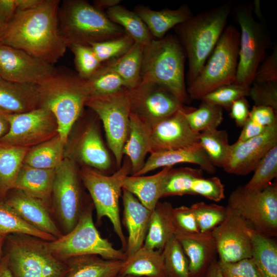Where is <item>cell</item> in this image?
<instances>
[{
    "label": "cell",
    "mask_w": 277,
    "mask_h": 277,
    "mask_svg": "<svg viewBox=\"0 0 277 277\" xmlns=\"http://www.w3.org/2000/svg\"><path fill=\"white\" fill-rule=\"evenodd\" d=\"M2 201L25 222L39 231L56 239L63 235L51 209L41 201L16 189L11 190Z\"/></svg>",
    "instance_id": "21"
},
{
    "label": "cell",
    "mask_w": 277,
    "mask_h": 277,
    "mask_svg": "<svg viewBox=\"0 0 277 277\" xmlns=\"http://www.w3.org/2000/svg\"><path fill=\"white\" fill-rule=\"evenodd\" d=\"M115 277H135V276H130V275H123L118 274L117 275H116Z\"/></svg>",
    "instance_id": "64"
},
{
    "label": "cell",
    "mask_w": 277,
    "mask_h": 277,
    "mask_svg": "<svg viewBox=\"0 0 277 277\" xmlns=\"http://www.w3.org/2000/svg\"><path fill=\"white\" fill-rule=\"evenodd\" d=\"M5 25L0 22V34L2 33L5 28Z\"/></svg>",
    "instance_id": "63"
},
{
    "label": "cell",
    "mask_w": 277,
    "mask_h": 277,
    "mask_svg": "<svg viewBox=\"0 0 277 277\" xmlns=\"http://www.w3.org/2000/svg\"><path fill=\"white\" fill-rule=\"evenodd\" d=\"M131 162L126 156L121 167L110 175L86 166H80V176L96 210L97 221L100 222L104 217L109 220L124 252L127 240L122 229L120 199L123 180L131 175Z\"/></svg>",
    "instance_id": "9"
},
{
    "label": "cell",
    "mask_w": 277,
    "mask_h": 277,
    "mask_svg": "<svg viewBox=\"0 0 277 277\" xmlns=\"http://www.w3.org/2000/svg\"><path fill=\"white\" fill-rule=\"evenodd\" d=\"M123 223L128 236L125 253L127 256L144 245L152 211L144 206L131 193L123 189Z\"/></svg>",
    "instance_id": "23"
},
{
    "label": "cell",
    "mask_w": 277,
    "mask_h": 277,
    "mask_svg": "<svg viewBox=\"0 0 277 277\" xmlns=\"http://www.w3.org/2000/svg\"><path fill=\"white\" fill-rule=\"evenodd\" d=\"M118 274L135 277H167L162 251L143 246L123 261Z\"/></svg>",
    "instance_id": "29"
},
{
    "label": "cell",
    "mask_w": 277,
    "mask_h": 277,
    "mask_svg": "<svg viewBox=\"0 0 277 277\" xmlns=\"http://www.w3.org/2000/svg\"><path fill=\"white\" fill-rule=\"evenodd\" d=\"M253 5H243L235 11L241 32L239 61L234 84L250 87L256 71L264 59L270 40L263 25L255 19Z\"/></svg>",
    "instance_id": "13"
},
{
    "label": "cell",
    "mask_w": 277,
    "mask_h": 277,
    "mask_svg": "<svg viewBox=\"0 0 277 277\" xmlns=\"http://www.w3.org/2000/svg\"><path fill=\"white\" fill-rule=\"evenodd\" d=\"M162 253L167 277H191L188 259L174 235L168 240Z\"/></svg>",
    "instance_id": "42"
},
{
    "label": "cell",
    "mask_w": 277,
    "mask_h": 277,
    "mask_svg": "<svg viewBox=\"0 0 277 277\" xmlns=\"http://www.w3.org/2000/svg\"><path fill=\"white\" fill-rule=\"evenodd\" d=\"M143 49L144 46L134 43L125 54L104 63L121 77L128 89L135 87L141 80Z\"/></svg>",
    "instance_id": "36"
},
{
    "label": "cell",
    "mask_w": 277,
    "mask_h": 277,
    "mask_svg": "<svg viewBox=\"0 0 277 277\" xmlns=\"http://www.w3.org/2000/svg\"><path fill=\"white\" fill-rule=\"evenodd\" d=\"M55 169H40L23 164L14 188L43 202L51 210Z\"/></svg>",
    "instance_id": "25"
},
{
    "label": "cell",
    "mask_w": 277,
    "mask_h": 277,
    "mask_svg": "<svg viewBox=\"0 0 277 277\" xmlns=\"http://www.w3.org/2000/svg\"><path fill=\"white\" fill-rule=\"evenodd\" d=\"M7 117L10 128L0 139L2 142L30 148L58 134L56 120L46 108L38 107L25 112L8 113Z\"/></svg>",
    "instance_id": "15"
},
{
    "label": "cell",
    "mask_w": 277,
    "mask_h": 277,
    "mask_svg": "<svg viewBox=\"0 0 277 277\" xmlns=\"http://www.w3.org/2000/svg\"><path fill=\"white\" fill-rule=\"evenodd\" d=\"M85 106L92 110L102 121L108 147L118 169L123 163V149L130 127L128 89L107 95L89 96Z\"/></svg>",
    "instance_id": "12"
},
{
    "label": "cell",
    "mask_w": 277,
    "mask_h": 277,
    "mask_svg": "<svg viewBox=\"0 0 277 277\" xmlns=\"http://www.w3.org/2000/svg\"><path fill=\"white\" fill-rule=\"evenodd\" d=\"M227 207L232 209L257 231L277 236V184L262 191H251L240 186L230 194Z\"/></svg>",
    "instance_id": "14"
},
{
    "label": "cell",
    "mask_w": 277,
    "mask_h": 277,
    "mask_svg": "<svg viewBox=\"0 0 277 277\" xmlns=\"http://www.w3.org/2000/svg\"><path fill=\"white\" fill-rule=\"evenodd\" d=\"M251 258L261 277H277V243L273 237L262 234L250 226Z\"/></svg>",
    "instance_id": "33"
},
{
    "label": "cell",
    "mask_w": 277,
    "mask_h": 277,
    "mask_svg": "<svg viewBox=\"0 0 277 277\" xmlns=\"http://www.w3.org/2000/svg\"><path fill=\"white\" fill-rule=\"evenodd\" d=\"M277 111L266 106H253L250 111L249 119L267 128L277 123Z\"/></svg>",
    "instance_id": "54"
},
{
    "label": "cell",
    "mask_w": 277,
    "mask_h": 277,
    "mask_svg": "<svg viewBox=\"0 0 277 277\" xmlns=\"http://www.w3.org/2000/svg\"><path fill=\"white\" fill-rule=\"evenodd\" d=\"M58 29L67 48L72 45L89 46L126 33L104 12L85 0H65L60 4Z\"/></svg>",
    "instance_id": "5"
},
{
    "label": "cell",
    "mask_w": 277,
    "mask_h": 277,
    "mask_svg": "<svg viewBox=\"0 0 277 277\" xmlns=\"http://www.w3.org/2000/svg\"><path fill=\"white\" fill-rule=\"evenodd\" d=\"M217 262L224 277H261L251 258L233 263Z\"/></svg>",
    "instance_id": "51"
},
{
    "label": "cell",
    "mask_w": 277,
    "mask_h": 277,
    "mask_svg": "<svg viewBox=\"0 0 277 277\" xmlns=\"http://www.w3.org/2000/svg\"><path fill=\"white\" fill-rule=\"evenodd\" d=\"M202 176L203 173L201 169L172 167L163 179L161 197L191 195V189L195 180Z\"/></svg>",
    "instance_id": "38"
},
{
    "label": "cell",
    "mask_w": 277,
    "mask_h": 277,
    "mask_svg": "<svg viewBox=\"0 0 277 277\" xmlns=\"http://www.w3.org/2000/svg\"><path fill=\"white\" fill-rule=\"evenodd\" d=\"M7 113H8L0 110V139L8 133L10 128Z\"/></svg>",
    "instance_id": "59"
},
{
    "label": "cell",
    "mask_w": 277,
    "mask_h": 277,
    "mask_svg": "<svg viewBox=\"0 0 277 277\" xmlns=\"http://www.w3.org/2000/svg\"><path fill=\"white\" fill-rule=\"evenodd\" d=\"M13 234H24L46 241L56 239L31 226L22 219L4 201H0V234L7 236Z\"/></svg>",
    "instance_id": "41"
},
{
    "label": "cell",
    "mask_w": 277,
    "mask_h": 277,
    "mask_svg": "<svg viewBox=\"0 0 277 277\" xmlns=\"http://www.w3.org/2000/svg\"><path fill=\"white\" fill-rule=\"evenodd\" d=\"M151 152V126L130 113L129 131L123 154L131 162V175H134L142 168L147 154Z\"/></svg>",
    "instance_id": "27"
},
{
    "label": "cell",
    "mask_w": 277,
    "mask_h": 277,
    "mask_svg": "<svg viewBox=\"0 0 277 277\" xmlns=\"http://www.w3.org/2000/svg\"><path fill=\"white\" fill-rule=\"evenodd\" d=\"M93 203L84 210L77 224L69 232L54 241L47 242L50 252L59 260L85 255H97L111 260L123 261L125 252L114 248L107 239L103 238L93 222Z\"/></svg>",
    "instance_id": "10"
},
{
    "label": "cell",
    "mask_w": 277,
    "mask_h": 277,
    "mask_svg": "<svg viewBox=\"0 0 277 277\" xmlns=\"http://www.w3.org/2000/svg\"><path fill=\"white\" fill-rule=\"evenodd\" d=\"M224 221L211 231L220 262L233 263L251 258L252 246L250 224L232 209L226 206Z\"/></svg>",
    "instance_id": "17"
},
{
    "label": "cell",
    "mask_w": 277,
    "mask_h": 277,
    "mask_svg": "<svg viewBox=\"0 0 277 277\" xmlns=\"http://www.w3.org/2000/svg\"><path fill=\"white\" fill-rule=\"evenodd\" d=\"M80 174V166L64 157L55 168L51 197L52 215L64 234L77 224L85 208L92 203Z\"/></svg>",
    "instance_id": "8"
},
{
    "label": "cell",
    "mask_w": 277,
    "mask_h": 277,
    "mask_svg": "<svg viewBox=\"0 0 277 277\" xmlns=\"http://www.w3.org/2000/svg\"><path fill=\"white\" fill-rule=\"evenodd\" d=\"M83 111L72 129L65 144L64 157L79 166L102 173L109 170L112 160L101 135L97 115L91 109Z\"/></svg>",
    "instance_id": "11"
},
{
    "label": "cell",
    "mask_w": 277,
    "mask_h": 277,
    "mask_svg": "<svg viewBox=\"0 0 277 277\" xmlns=\"http://www.w3.org/2000/svg\"><path fill=\"white\" fill-rule=\"evenodd\" d=\"M66 262L68 271L65 277H115L119 274L123 261L85 255L71 258Z\"/></svg>",
    "instance_id": "32"
},
{
    "label": "cell",
    "mask_w": 277,
    "mask_h": 277,
    "mask_svg": "<svg viewBox=\"0 0 277 277\" xmlns=\"http://www.w3.org/2000/svg\"><path fill=\"white\" fill-rule=\"evenodd\" d=\"M133 11L141 17L155 39L164 37L170 29L193 15L189 7L185 4L175 9L166 8L159 11L138 5Z\"/></svg>",
    "instance_id": "26"
},
{
    "label": "cell",
    "mask_w": 277,
    "mask_h": 277,
    "mask_svg": "<svg viewBox=\"0 0 277 277\" xmlns=\"http://www.w3.org/2000/svg\"><path fill=\"white\" fill-rule=\"evenodd\" d=\"M184 108L151 126V152L200 145V133L189 126L184 114Z\"/></svg>",
    "instance_id": "20"
},
{
    "label": "cell",
    "mask_w": 277,
    "mask_h": 277,
    "mask_svg": "<svg viewBox=\"0 0 277 277\" xmlns=\"http://www.w3.org/2000/svg\"><path fill=\"white\" fill-rule=\"evenodd\" d=\"M172 215L175 230L188 233L200 232L195 215L190 207H173Z\"/></svg>",
    "instance_id": "52"
},
{
    "label": "cell",
    "mask_w": 277,
    "mask_h": 277,
    "mask_svg": "<svg viewBox=\"0 0 277 277\" xmlns=\"http://www.w3.org/2000/svg\"><path fill=\"white\" fill-rule=\"evenodd\" d=\"M232 8V2L225 3L193 15L173 28L188 60V86L197 76L213 50Z\"/></svg>",
    "instance_id": "3"
},
{
    "label": "cell",
    "mask_w": 277,
    "mask_h": 277,
    "mask_svg": "<svg viewBox=\"0 0 277 277\" xmlns=\"http://www.w3.org/2000/svg\"><path fill=\"white\" fill-rule=\"evenodd\" d=\"M226 131L213 129L200 133L199 143L215 167L224 168L228 161L230 145Z\"/></svg>",
    "instance_id": "39"
},
{
    "label": "cell",
    "mask_w": 277,
    "mask_h": 277,
    "mask_svg": "<svg viewBox=\"0 0 277 277\" xmlns=\"http://www.w3.org/2000/svg\"><path fill=\"white\" fill-rule=\"evenodd\" d=\"M121 2V0H95L93 1V5L98 10L103 11L104 10H107L120 5Z\"/></svg>",
    "instance_id": "58"
},
{
    "label": "cell",
    "mask_w": 277,
    "mask_h": 277,
    "mask_svg": "<svg viewBox=\"0 0 277 277\" xmlns=\"http://www.w3.org/2000/svg\"><path fill=\"white\" fill-rule=\"evenodd\" d=\"M181 163H191L198 165L200 169L212 174L215 167L200 145L188 148L152 152L142 168L134 175H144L159 168L172 167Z\"/></svg>",
    "instance_id": "24"
},
{
    "label": "cell",
    "mask_w": 277,
    "mask_h": 277,
    "mask_svg": "<svg viewBox=\"0 0 277 277\" xmlns=\"http://www.w3.org/2000/svg\"><path fill=\"white\" fill-rule=\"evenodd\" d=\"M248 96L254 106L269 107L277 111V83L253 82Z\"/></svg>",
    "instance_id": "50"
},
{
    "label": "cell",
    "mask_w": 277,
    "mask_h": 277,
    "mask_svg": "<svg viewBox=\"0 0 277 277\" xmlns=\"http://www.w3.org/2000/svg\"><path fill=\"white\" fill-rule=\"evenodd\" d=\"M277 145V123L253 138L230 145L226 165L223 169L227 173L244 176L254 169L274 146Z\"/></svg>",
    "instance_id": "19"
},
{
    "label": "cell",
    "mask_w": 277,
    "mask_h": 277,
    "mask_svg": "<svg viewBox=\"0 0 277 277\" xmlns=\"http://www.w3.org/2000/svg\"><path fill=\"white\" fill-rule=\"evenodd\" d=\"M240 33L226 26L199 75L187 87L190 100L202 99L216 88L234 83L239 61Z\"/></svg>",
    "instance_id": "7"
},
{
    "label": "cell",
    "mask_w": 277,
    "mask_h": 277,
    "mask_svg": "<svg viewBox=\"0 0 277 277\" xmlns=\"http://www.w3.org/2000/svg\"><path fill=\"white\" fill-rule=\"evenodd\" d=\"M254 173L244 185L251 191H262L269 186L277 176V145L272 148L263 157L254 169Z\"/></svg>",
    "instance_id": "44"
},
{
    "label": "cell",
    "mask_w": 277,
    "mask_h": 277,
    "mask_svg": "<svg viewBox=\"0 0 277 277\" xmlns=\"http://www.w3.org/2000/svg\"><path fill=\"white\" fill-rule=\"evenodd\" d=\"M29 149L0 141V201L14 188L17 174Z\"/></svg>",
    "instance_id": "34"
},
{
    "label": "cell",
    "mask_w": 277,
    "mask_h": 277,
    "mask_svg": "<svg viewBox=\"0 0 277 277\" xmlns=\"http://www.w3.org/2000/svg\"><path fill=\"white\" fill-rule=\"evenodd\" d=\"M47 242L24 234L6 236L4 255L13 277H65L66 262L55 257Z\"/></svg>",
    "instance_id": "6"
},
{
    "label": "cell",
    "mask_w": 277,
    "mask_h": 277,
    "mask_svg": "<svg viewBox=\"0 0 277 277\" xmlns=\"http://www.w3.org/2000/svg\"><path fill=\"white\" fill-rule=\"evenodd\" d=\"M230 116L236 125L242 127L249 118V104L246 97H241L234 101L229 109Z\"/></svg>",
    "instance_id": "55"
},
{
    "label": "cell",
    "mask_w": 277,
    "mask_h": 277,
    "mask_svg": "<svg viewBox=\"0 0 277 277\" xmlns=\"http://www.w3.org/2000/svg\"><path fill=\"white\" fill-rule=\"evenodd\" d=\"M38 106L37 85L11 82L0 76L1 110L18 113L33 110Z\"/></svg>",
    "instance_id": "28"
},
{
    "label": "cell",
    "mask_w": 277,
    "mask_h": 277,
    "mask_svg": "<svg viewBox=\"0 0 277 277\" xmlns=\"http://www.w3.org/2000/svg\"><path fill=\"white\" fill-rule=\"evenodd\" d=\"M173 208L169 202H158L152 211L144 246L162 251L168 240L174 235Z\"/></svg>",
    "instance_id": "30"
},
{
    "label": "cell",
    "mask_w": 277,
    "mask_h": 277,
    "mask_svg": "<svg viewBox=\"0 0 277 277\" xmlns=\"http://www.w3.org/2000/svg\"><path fill=\"white\" fill-rule=\"evenodd\" d=\"M0 277H13L5 255L0 262Z\"/></svg>",
    "instance_id": "61"
},
{
    "label": "cell",
    "mask_w": 277,
    "mask_h": 277,
    "mask_svg": "<svg viewBox=\"0 0 277 277\" xmlns=\"http://www.w3.org/2000/svg\"><path fill=\"white\" fill-rule=\"evenodd\" d=\"M249 88L234 83L223 85L206 94L201 101L229 110L234 101L248 96Z\"/></svg>",
    "instance_id": "47"
},
{
    "label": "cell",
    "mask_w": 277,
    "mask_h": 277,
    "mask_svg": "<svg viewBox=\"0 0 277 277\" xmlns=\"http://www.w3.org/2000/svg\"><path fill=\"white\" fill-rule=\"evenodd\" d=\"M191 195H200L218 202L225 197L224 185L218 177L204 178L202 176L195 180L191 189Z\"/></svg>",
    "instance_id": "49"
},
{
    "label": "cell",
    "mask_w": 277,
    "mask_h": 277,
    "mask_svg": "<svg viewBox=\"0 0 277 277\" xmlns=\"http://www.w3.org/2000/svg\"><path fill=\"white\" fill-rule=\"evenodd\" d=\"M59 0H42L35 7L17 10L0 34V44L22 50L54 65L67 46L58 29Z\"/></svg>",
    "instance_id": "1"
},
{
    "label": "cell",
    "mask_w": 277,
    "mask_h": 277,
    "mask_svg": "<svg viewBox=\"0 0 277 277\" xmlns=\"http://www.w3.org/2000/svg\"><path fill=\"white\" fill-rule=\"evenodd\" d=\"M186 55L176 36L153 38L144 46L141 80L157 84L172 93L183 104L190 100L185 81Z\"/></svg>",
    "instance_id": "4"
},
{
    "label": "cell",
    "mask_w": 277,
    "mask_h": 277,
    "mask_svg": "<svg viewBox=\"0 0 277 277\" xmlns=\"http://www.w3.org/2000/svg\"><path fill=\"white\" fill-rule=\"evenodd\" d=\"M17 9V0H0V22L6 26Z\"/></svg>",
    "instance_id": "57"
},
{
    "label": "cell",
    "mask_w": 277,
    "mask_h": 277,
    "mask_svg": "<svg viewBox=\"0 0 277 277\" xmlns=\"http://www.w3.org/2000/svg\"><path fill=\"white\" fill-rule=\"evenodd\" d=\"M6 236L0 234V262L4 255V245Z\"/></svg>",
    "instance_id": "62"
},
{
    "label": "cell",
    "mask_w": 277,
    "mask_h": 277,
    "mask_svg": "<svg viewBox=\"0 0 277 277\" xmlns=\"http://www.w3.org/2000/svg\"><path fill=\"white\" fill-rule=\"evenodd\" d=\"M105 13L112 22L121 27L135 43L144 46L154 38L144 22L133 11L118 5L107 10Z\"/></svg>",
    "instance_id": "37"
},
{
    "label": "cell",
    "mask_w": 277,
    "mask_h": 277,
    "mask_svg": "<svg viewBox=\"0 0 277 277\" xmlns=\"http://www.w3.org/2000/svg\"><path fill=\"white\" fill-rule=\"evenodd\" d=\"M37 90L38 107L46 108L53 114L58 125V134L66 144L89 96L86 80L76 71L59 66L37 85Z\"/></svg>",
    "instance_id": "2"
},
{
    "label": "cell",
    "mask_w": 277,
    "mask_h": 277,
    "mask_svg": "<svg viewBox=\"0 0 277 277\" xmlns=\"http://www.w3.org/2000/svg\"><path fill=\"white\" fill-rule=\"evenodd\" d=\"M174 236L188 259L191 277H203L217 254L211 231L188 233L175 230Z\"/></svg>",
    "instance_id": "22"
},
{
    "label": "cell",
    "mask_w": 277,
    "mask_h": 277,
    "mask_svg": "<svg viewBox=\"0 0 277 277\" xmlns=\"http://www.w3.org/2000/svg\"><path fill=\"white\" fill-rule=\"evenodd\" d=\"M65 144L57 134L29 149L23 164L40 169H55L64 158Z\"/></svg>",
    "instance_id": "35"
},
{
    "label": "cell",
    "mask_w": 277,
    "mask_h": 277,
    "mask_svg": "<svg viewBox=\"0 0 277 277\" xmlns=\"http://www.w3.org/2000/svg\"><path fill=\"white\" fill-rule=\"evenodd\" d=\"M267 128L260 126L248 118L242 127V130L236 141L242 142L258 136Z\"/></svg>",
    "instance_id": "56"
},
{
    "label": "cell",
    "mask_w": 277,
    "mask_h": 277,
    "mask_svg": "<svg viewBox=\"0 0 277 277\" xmlns=\"http://www.w3.org/2000/svg\"><path fill=\"white\" fill-rule=\"evenodd\" d=\"M85 80L89 96L107 95L127 88L121 77L104 63Z\"/></svg>",
    "instance_id": "43"
},
{
    "label": "cell",
    "mask_w": 277,
    "mask_h": 277,
    "mask_svg": "<svg viewBox=\"0 0 277 277\" xmlns=\"http://www.w3.org/2000/svg\"><path fill=\"white\" fill-rule=\"evenodd\" d=\"M172 167H166L149 175H128L123 180L122 188L134 195L146 207L153 211L161 197L163 179Z\"/></svg>",
    "instance_id": "31"
},
{
    "label": "cell",
    "mask_w": 277,
    "mask_h": 277,
    "mask_svg": "<svg viewBox=\"0 0 277 277\" xmlns=\"http://www.w3.org/2000/svg\"><path fill=\"white\" fill-rule=\"evenodd\" d=\"M68 48L73 53L76 72L81 78L88 80L102 65L90 46L72 45Z\"/></svg>",
    "instance_id": "48"
},
{
    "label": "cell",
    "mask_w": 277,
    "mask_h": 277,
    "mask_svg": "<svg viewBox=\"0 0 277 277\" xmlns=\"http://www.w3.org/2000/svg\"><path fill=\"white\" fill-rule=\"evenodd\" d=\"M184 114L190 127L197 133L217 129L223 120L222 107L203 101L197 108L185 107Z\"/></svg>",
    "instance_id": "40"
},
{
    "label": "cell",
    "mask_w": 277,
    "mask_h": 277,
    "mask_svg": "<svg viewBox=\"0 0 277 277\" xmlns=\"http://www.w3.org/2000/svg\"><path fill=\"white\" fill-rule=\"evenodd\" d=\"M130 113L150 126L170 116L184 104L170 91L154 83L141 80L128 89Z\"/></svg>",
    "instance_id": "16"
},
{
    "label": "cell",
    "mask_w": 277,
    "mask_h": 277,
    "mask_svg": "<svg viewBox=\"0 0 277 277\" xmlns=\"http://www.w3.org/2000/svg\"><path fill=\"white\" fill-rule=\"evenodd\" d=\"M190 207L201 232L212 231L224 221L227 215L226 207L215 204L200 202L193 204Z\"/></svg>",
    "instance_id": "45"
},
{
    "label": "cell",
    "mask_w": 277,
    "mask_h": 277,
    "mask_svg": "<svg viewBox=\"0 0 277 277\" xmlns=\"http://www.w3.org/2000/svg\"><path fill=\"white\" fill-rule=\"evenodd\" d=\"M203 277H224L221 272L217 261H214L210 265Z\"/></svg>",
    "instance_id": "60"
},
{
    "label": "cell",
    "mask_w": 277,
    "mask_h": 277,
    "mask_svg": "<svg viewBox=\"0 0 277 277\" xmlns=\"http://www.w3.org/2000/svg\"><path fill=\"white\" fill-rule=\"evenodd\" d=\"M253 82L277 83V47L274 46L272 52L264 60L259 66Z\"/></svg>",
    "instance_id": "53"
},
{
    "label": "cell",
    "mask_w": 277,
    "mask_h": 277,
    "mask_svg": "<svg viewBox=\"0 0 277 277\" xmlns=\"http://www.w3.org/2000/svg\"><path fill=\"white\" fill-rule=\"evenodd\" d=\"M134 43L132 38L126 33L115 38L91 43L89 46L98 60L104 63L125 54Z\"/></svg>",
    "instance_id": "46"
},
{
    "label": "cell",
    "mask_w": 277,
    "mask_h": 277,
    "mask_svg": "<svg viewBox=\"0 0 277 277\" xmlns=\"http://www.w3.org/2000/svg\"><path fill=\"white\" fill-rule=\"evenodd\" d=\"M55 69L54 65L22 50L0 44V76L6 81L38 85Z\"/></svg>",
    "instance_id": "18"
}]
</instances>
